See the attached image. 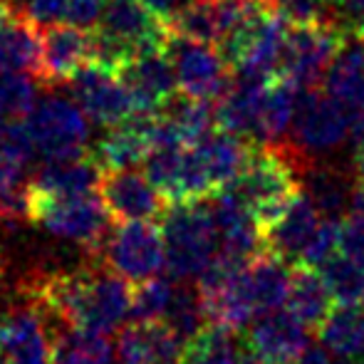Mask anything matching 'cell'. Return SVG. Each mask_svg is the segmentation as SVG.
I'll list each match as a JSON object with an SVG mask.
<instances>
[{
	"label": "cell",
	"instance_id": "obj_23",
	"mask_svg": "<svg viewBox=\"0 0 364 364\" xmlns=\"http://www.w3.org/2000/svg\"><path fill=\"white\" fill-rule=\"evenodd\" d=\"M300 87L285 77L283 73L270 77L263 87V95L258 102L253 124V139L255 144H278L290 132L292 117L300 100Z\"/></svg>",
	"mask_w": 364,
	"mask_h": 364
},
{
	"label": "cell",
	"instance_id": "obj_36",
	"mask_svg": "<svg viewBox=\"0 0 364 364\" xmlns=\"http://www.w3.org/2000/svg\"><path fill=\"white\" fill-rule=\"evenodd\" d=\"M340 25L350 35L364 38V0H345Z\"/></svg>",
	"mask_w": 364,
	"mask_h": 364
},
{
	"label": "cell",
	"instance_id": "obj_41",
	"mask_svg": "<svg viewBox=\"0 0 364 364\" xmlns=\"http://www.w3.org/2000/svg\"><path fill=\"white\" fill-rule=\"evenodd\" d=\"M335 364H360V362H352V360H342V362H335Z\"/></svg>",
	"mask_w": 364,
	"mask_h": 364
},
{
	"label": "cell",
	"instance_id": "obj_17",
	"mask_svg": "<svg viewBox=\"0 0 364 364\" xmlns=\"http://www.w3.org/2000/svg\"><path fill=\"white\" fill-rule=\"evenodd\" d=\"M117 73L134 100V112H159L178 90L166 48L134 55Z\"/></svg>",
	"mask_w": 364,
	"mask_h": 364
},
{
	"label": "cell",
	"instance_id": "obj_44",
	"mask_svg": "<svg viewBox=\"0 0 364 364\" xmlns=\"http://www.w3.org/2000/svg\"><path fill=\"white\" fill-rule=\"evenodd\" d=\"M270 3H273V0H270Z\"/></svg>",
	"mask_w": 364,
	"mask_h": 364
},
{
	"label": "cell",
	"instance_id": "obj_7",
	"mask_svg": "<svg viewBox=\"0 0 364 364\" xmlns=\"http://www.w3.org/2000/svg\"><path fill=\"white\" fill-rule=\"evenodd\" d=\"M97 260L129 283H141L166 265L164 233L151 220H124L107 233Z\"/></svg>",
	"mask_w": 364,
	"mask_h": 364
},
{
	"label": "cell",
	"instance_id": "obj_21",
	"mask_svg": "<svg viewBox=\"0 0 364 364\" xmlns=\"http://www.w3.org/2000/svg\"><path fill=\"white\" fill-rule=\"evenodd\" d=\"M191 146L201 161L208 183L213 186V193H218L240 176L255 144L225 129H211Z\"/></svg>",
	"mask_w": 364,
	"mask_h": 364
},
{
	"label": "cell",
	"instance_id": "obj_4",
	"mask_svg": "<svg viewBox=\"0 0 364 364\" xmlns=\"http://www.w3.org/2000/svg\"><path fill=\"white\" fill-rule=\"evenodd\" d=\"M30 220L43 225L48 233L58 238L73 240L82 245L92 258H97L102 243L107 238L109 213L100 196H70V198H50L43 193L30 191Z\"/></svg>",
	"mask_w": 364,
	"mask_h": 364
},
{
	"label": "cell",
	"instance_id": "obj_1",
	"mask_svg": "<svg viewBox=\"0 0 364 364\" xmlns=\"http://www.w3.org/2000/svg\"><path fill=\"white\" fill-rule=\"evenodd\" d=\"M20 297L33 302L55 325L107 335L132 315L129 280L112 273L97 258L85 268L35 275L23 283Z\"/></svg>",
	"mask_w": 364,
	"mask_h": 364
},
{
	"label": "cell",
	"instance_id": "obj_5",
	"mask_svg": "<svg viewBox=\"0 0 364 364\" xmlns=\"http://www.w3.org/2000/svg\"><path fill=\"white\" fill-rule=\"evenodd\" d=\"M292 141L290 151L297 156L300 168L307 161L325 159L327 154L337 151L350 136V119L347 112L335 102L325 90H305L300 92L297 109L292 117Z\"/></svg>",
	"mask_w": 364,
	"mask_h": 364
},
{
	"label": "cell",
	"instance_id": "obj_45",
	"mask_svg": "<svg viewBox=\"0 0 364 364\" xmlns=\"http://www.w3.org/2000/svg\"><path fill=\"white\" fill-rule=\"evenodd\" d=\"M0 273H3V270H0Z\"/></svg>",
	"mask_w": 364,
	"mask_h": 364
},
{
	"label": "cell",
	"instance_id": "obj_27",
	"mask_svg": "<svg viewBox=\"0 0 364 364\" xmlns=\"http://www.w3.org/2000/svg\"><path fill=\"white\" fill-rule=\"evenodd\" d=\"M317 337L327 352L364 364V305H342L317 327Z\"/></svg>",
	"mask_w": 364,
	"mask_h": 364
},
{
	"label": "cell",
	"instance_id": "obj_20",
	"mask_svg": "<svg viewBox=\"0 0 364 364\" xmlns=\"http://www.w3.org/2000/svg\"><path fill=\"white\" fill-rule=\"evenodd\" d=\"M183 340L164 320H136L117 337L119 364H178Z\"/></svg>",
	"mask_w": 364,
	"mask_h": 364
},
{
	"label": "cell",
	"instance_id": "obj_9",
	"mask_svg": "<svg viewBox=\"0 0 364 364\" xmlns=\"http://www.w3.org/2000/svg\"><path fill=\"white\" fill-rule=\"evenodd\" d=\"M166 53L171 58L176 85L183 95L216 102L233 80V70H230L228 60L211 43H201V40L171 33L166 40Z\"/></svg>",
	"mask_w": 364,
	"mask_h": 364
},
{
	"label": "cell",
	"instance_id": "obj_2",
	"mask_svg": "<svg viewBox=\"0 0 364 364\" xmlns=\"http://www.w3.org/2000/svg\"><path fill=\"white\" fill-rule=\"evenodd\" d=\"M225 188L243 201L260 233L300 196V161L280 144H255L240 176Z\"/></svg>",
	"mask_w": 364,
	"mask_h": 364
},
{
	"label": "cell",
	"instance_id": "obj_38",
	"mask_svg": "<svg viewBox=\"0 0 364 364\" xmlns=\"http://www.w3.org/2000/svg\"><path fill=\"white\" fill-rule=\"evenodd\" d=\"M355 178L357 181H364V146L362 149H355Z\"/></svg>",
	"mask_w": 364,
	"mask_h": 364
},
{
	"label": "cell",
	"instance_id": "obj_24",
	"mask_svg": "<svg viewBox=\"0 0 364 364\" xmlns=\"http://www.w3.org/2000/svg\"><path fill=\"white\" fill-rule=\"evenodd\" d=\"M300 183L305 188V196L315 203V208L327 218L345 216V208L352 201L355 188V171L325 164V159L307 161L300 168Z\"/></svg>",
	"mask_w": 364,
	"mask_h": 364
},
{
	"label": "cell",
	"instance_id": "obj_13",
	"mask_svg": "<svg viewBox=\"0 0 364 364\" xmlns=\"http://www.w3.org/2000/svg\"><path fill=\"white\" fill-rule=\"evenodd\" d=\"M92 60V30L73 23H53L40 28V85H70L73 77Z\"/></svg>",
	"mask_w": 364,
	"mask_h": 364
},
{
	"label": "cell",
	"instance_id": "obj_39",
	"mask_svg": "<svg viewBox=\"0 0 364 364\" xmlns=\"http://www.w3.org/2000/svg\"><path fill=\"white\" fill-rule=\"evenodd\" d=\"M322 3H325L327 8H342V5H345V0H322Z\"/></svg>",
	"mask_w": 364,
	"mask_h": 364
},
{
	"label": "cell",
	"instance_id": "obj_8",
	"mask_svg": "<svg viewBox=\"0 0 364 364\" xmlns=\"http://www.w3.org/2000/svg\"><path fill=\"white\" fill-rule=\"evenodd\" d=\"M23 127L35 151H40L45 159L85 151L90 139V122L85 112L73 100L58 95H50L33 105V109L23 117Z\"/></svg>",
	"mask_w": 364,
	"mask_h": 364
},
{
	"label": "cell",
	"instance_id": "obj_11",
	"mask_svg": "<svg viewBox=\"0 0 364 364\" xmlns=\"http://www.w3.org/2000/svg\"><path fill=\"white\" fill-rule=\"evenodd\" d=\"M95 30L122 45L132 58L146 50L166 48L171 35L166 20L149 10L141 0H105Z\"/></svg>",
	"mask_w": 364,
	"mask_h": 364
},
{
	"label": "cell",
	"instance_id": "obj_14",
	"mask_svg": "<svg viewBox=\"0 0 364 364\" xmlns=\"http://www.w3.org/2000/svg\"><path fill=\"white\" fill-rule=\"evenodd\" d=\"M0 352L5 364H50L53 327L48 317L20 297L18 305L0 317Z\"/></svg>",
	"mask_w": 364,
	"mask_h": 364
},
{
	"label": "cell",
	"instance_id": "obj_31",
	"mask_svg": "<svg viewBox=\"0 0 364 364\" xmlns=\"http://www.w3.org/2000/svg\"><path fill=\"white\" fill-rule=\"evenodd\" d=\"M176 295V283L166 278H149L132 290V315L136 320H164Z\"/></svg>",
	"mask_w": 364,
	"mask_h": 364
},
{
	"label": "cell",
	"instance_id": "obj_3",
	"mask_svg": "<svg viewBox=\"0 0 364 364\" xmlns=\"http://www.w3.org/2000/svg\"><path fill=\"white\" fill-rule=\"evenodd\" d=\"M166 270L173 280H191L218 253V233L206 201L176 203L161 216Z\"/></svg>",
	"mask_w": 364,
	"mask_h": 364
},
{
	"label": "cell",
	"instance_id": "obj_30",
	"mask_svg": "<svg viewBox=\"0 0 364 364\" xmlns=\"http://www.w3.org/2000/svg\"><path fill=\"white\" fill-rule=\"evenodd\" d=\"M332 300L340 305H364V265L345 253H332L317 265Z\"/></svg>",
	"mask_w": 364,
	"mask_h": 364
},
{
	"label": "cell",
	"instance_id": "obj_22",
	"mask_svg": "<svg viewBox=\"0 0 364 364\" xmlns=\"http://www.w3.org/2000/svg\"><path fill=\"white\" fill-rule=\"evenodd\" d=\"M325 92L347 112V119L364 112V38L347 35L322 80Z\"/></svg>",
	"mask_w": 364,
	"mask_h": 364
},
{
	"label": "cell",
	"instance_id": "obj_43",
	"mask_svg": "<svg viewBox=\"0 0 364 364\" xmlns=\"http://www.w3.org/2000/svg\"><path fill=\"white\" fill-rule=\"evenodd\" d=\"M3 127H5V122H0V132H3Z\"/></svg>",
	"mask_w": 364,
	"mask_h": 364
},
{
	"label": "cell",
	"instance_id": "obj_29",
	"mask_svg": "<svg viewBox=\"0 0 364 364\" xmlns=\"http://www.w3.org/2000/svg\"><path fill=\"white\" fill-rule=\"evenodd\" d=\"M159 114L166 119L171 132L181 144H193L201 139L206 132L213 129L216 117H213V102L196 100L191 95H173L166 105L159 109Z\"/></svg>",
	"mask_w": 364,
	"mask_h": 364
},
{
	"label": "cell",
	"instance_id": "obj_32",
	"mask_svg": "<svg viewBox=\"0 0 364 364\" xmlns=\"http://www.w3.org/2000/svg\"><path fill=\"white\" fill-rule=\"evenodd\" d=\"M35 105V82L25 73L0 70V122L23 119Z\"/></svg>",
	"mask_w": 364,
	"mask_h": 364
},
{
	"label": "cell",
	"instance_id": "obj_42",
	"mask_svg": "<svg viewBox=\"0 0 364 364\" xmlns=\"http://www.w3.org/2000/svg\"><path fill=\"white\" fill-rule=\"evenodd\" d=\"M0 364H5V360H3V352H0Z\"/></svg>",
	"mask_w": 364,
	"mask_h": 364
},
{
	"label": "cell",
	"instance_id": "obj_40",
	"mask_svg": "<svg viewBox=\"0 0 364 364\" xmlns=\"http://www.w3.org/2000/svg\"><path fill=\"white\" fill-rule=\"evenodd\" d=\"M8 3H13V5H15V8L25 10V5H28V0H8Z\"/></svg>",
	"mask_w": 364,
	"mask_h": 364
},
{
	"label": "cell",
	"instance_id": "obj_15",
	"mask_svg": "<svg viewBox=\"0 0 364 364\" xmlns=\"http://www.w3.org/2000/svg\"><path fill=\"white\" fill-rule=\"evenodd\" d=\"M100 198L105 203L109 218L117 223L124 220H156L166 213L168 203L156 191L146 173H136L132 168H112L100 178Z\"/></svg>",
	"mask_w": 364,
	"mask_h": 364
},
{
	"label": "cell",
	"instance_id": "obj_16",
	"mask_svg": "<svg viewBox=\"0 0 364 364\" xmlns=\"http://www.w3.org/2000/svg\"><path fill=\"white\" fill-rule=\"evenodd\" d=\"M320 225L322 213L300 191V196L292 198V203L278 218L260 228V250L285 260L288 265H300Z\"/></svg>",
	"mask_w": 364,
	"mask_h": 364
},
{
	"label": "cell",
	"instance_id": "obj_6",
	"mask_svg": "<svg viewBox=\"0 0 364 364\" xmlns=\"http://www.w3.org/2000/svg\"><path fill=\"white\" fill-rule=\"evenodd\" d=\"M347 30L335 20L290 25L285 38L280 73L290 77L300 90H315L322 85L337 50L347 40Z\"/></svg>",
	"mask_w": 364,
	"mask_h": 364
},
{
	"label": "cell",
	"instance_id": "obj_18",
	"mask_svg": "<svg viewBox=\"0 0 364 364\" xmlns=\"http://www.w3.org/2000/svg\"><path fill=\"white\" fill-rule=\"evenodd\" d=\"M154 134H156V112H134L124 122L109 127V132L90 151L105 171L132 168L136 164H144L154 149Z\"/></svg>",
	"mask_w": 364,
	"mask_h": 364
},
{
	"label": "cell",
	"instance_id": "obj_28",
	"mask_svg": "<svg viewBox=\"0 0 364 364\" xmlns=\"http://www.w3.org/2000/svg\"><path fill=\"white\" fill-rule=\"evenodd\" d=\"M53 332V355L50 364H114V347L107 332L60 327Z\"/></svg>",
	"mask_w": 364,
	"mask_h": 364
},
{
	"label": "cell",
	"instance_id": "obj_12",
	"mask_svg": "<svg viewBox=\"0 0 364 364\" xmlns=\"http://www.w3.org/2000/svg\"><path fill=\"white\" fill-rule=\"evenodd\" d=\"M70 85L82 112L97 124L114 127L134 114V100L117 70L90 60Z\"/></svg>",
	"mask_w": 364,
	"mask_h": 364
},
{
	"label": "cell",
	"instance_id": "obj_37",
	"mask_svg": "<svg viewBox=\"0 0 364 364\" xmlns=\"http://www.w3.org/2000/svg\"><path fill=\"white\" fill-rule=\"evenodd\" d=\"M141 3H144L149 10H154L159 18H164L168 23V20H171V15L176 13V10L186 3V0H141Z\"/></svg>",
	"mask_w": 364,
	"mask_h": 364
},
{
	"label": "cell",
	"instance_id": "obj_10",
	"mask_svg": "<svg viewBox=\"0 0 364 364\" xmlns=\"http://www.w3.org/2000/svg\"><path fill=\"white\" fill-rule=\"evenodd\" d=\"M310 327L290 310H270L253 317L243 327L240 352L245 362L255 364H292L310 350Z\"/></svg>",
	"mask_w": 364,
	"mask_h": 364
},
{
	"label": "cell",
	"instance_id": "obj_35",
	"mask_svg": "<svg viewBox=\"0 0 364 364\" xmlns=\"http://www.w3.org/2000/svg\"><path fill=\"white\" fill-rule=\"evenodd\" d=\"M25 168H28V164H25L23 159H18L15 154H10L8 149L0 146V193L23 186Z\"/></svg>",
	"mask_w": 364,
	"mask_h": 364
},
{
	"label": "cell",
	"instance_id": "obj_33",
	"mask_svg": "<svg viewBox=\"0 0 364 364\" xmlns=\"http://www.w3.org/2000/svg\"><path fill=\"white\" fill-rule=\"evenodd\" d=\"M337 250L364 265V216L357 211L337 220Z\"/></svg>",
	"mask_w": 364,
	"mask_h": 364
},
{
	"label": "cell",
	"instance_id": "obj_19",
	"mask_svg": "<svg viewBox=\"0 0 364 364\" xmlns=\"http://www.w3.org/2000/svg\"><path fill=\"white\" fill-rule=\"evenodd\" d=\"M105 168L97 164L90 149L68 156L48 159L45 166L38 168L33 181H28L30 191L43 193L50 198H70V196H87L100 186V178Z\"/></svg>",
	"mask_w": 364,
	"mask_h": 364
},
{
	"label": "cell",
	"instance_id": "obj_25",
	"mask_svg": "<svg viewBox=\"0 0 364 364\" xmlns=\"http://www.w3.org/2000/svg\"><path fill=\"white\" fill-rule=\"evenodd\" d=\"M290 273L292 265L265 253V250H260L250 260H245L243 283L250 302H253L255 317L285 305L290 290Z\"/></svg>",
	"mask_w": 364,
	"mask_h": 364
},
{
	"label": "cell",
	"instance_id": "obj_26",
	"mask_svg": "<svg viewBox=\"0 0 364 364\" xmlns=\"http://www.w3.org/2000/svg\"><path fill=\"white\" fill-rule=\"evenodd\" d=\"M332 295L327 290L325 280L320 278L317 268L312 265H292L290 273V290H288V310L305 322L307 327L317 330L327 315L332 312Z\"/></svg>",
	"mask_w": 364,
	"mask_h": 364
},
{
	"label": "cell",
	"instance_id": "obj_34",
	"mask_svg": "<svg viewBox=\"0 0 364 364\" xmlns=\"http://www.w3.org/2000/svg\"><path fill=\"white\" fill-rule=\"evenodd\" d=\"M38 28L68 20V0H28L23 10Z\"/></svg>",
	"mask_w": 364,
	"mask_h": 364
}]
</instances>
